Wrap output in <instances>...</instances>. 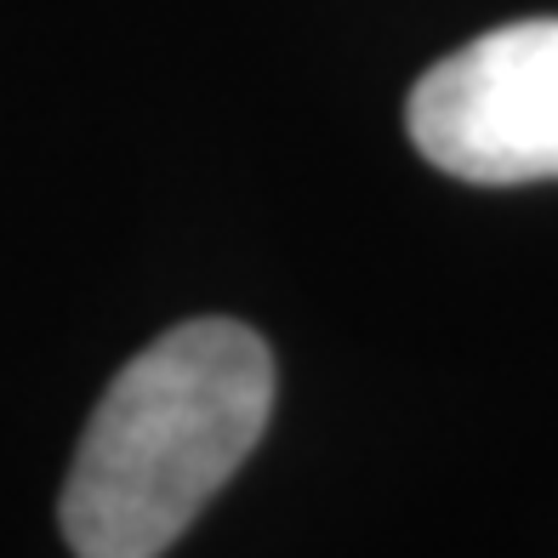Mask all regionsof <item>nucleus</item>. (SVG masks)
Here are the masks:
<instances>
[{
  "instance_id": "nucleus-1",
  "label": "nucleus",
  "mask_w": 558,
  "mask_h": 558,
  "mask_svg": "<svg viewBox=\"0 0 558 558\" xmlns=\"http://www.w3.org/2000/svg\"><path fill=\"white\" fill-rule=\"evenodd\" d=\"M274 353L240 319H183L125 365L81 434L58 524L74 558H160L245 468Z\"/></svg>"
},
{
  "instance_id": "nucleus-2",
  "label": "nucleus",
  "mask_w": 558,
  "mask_h": 558,
  "mask_svg": "<svg viewBox=\"0 0 558 558\" xmlns=\"http://www.w3.org/2000/svg\"><path fill=\"white\" fill-rule=\"evenodd\" d=\"M404 120L416 155L462 183L558 177V17L468 40L416 81Z\"/></svg>"
}]
</instances>
